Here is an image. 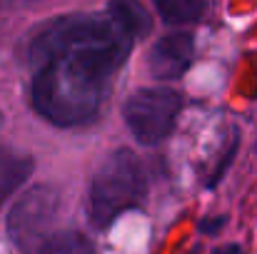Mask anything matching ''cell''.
I'll return each instance as SVG.
<instances>
[{
	"label": "cell",
	"instance_id": "1",
	"mask_svg": "<svg viewBox=\"0 0 257 254\" xmlns=\"http://www.w3.org/2000/svg\"><path fill=\"white\" fill-rule=\"evenodd\" d=\"M133 40L102 15H65L48 23L30 43L35 110L58 127L90 122L110 78L125 63Z\"/></svg>",
	"mask_w": 257,
	"mask_h": 254
},
{
	"label": "cell",
	"instance_id": "2",
	"mask_svg": "<svg viewBox=\"0 0 257 254\" xmlns=\"http://www.w3.org/2000/svg\"><path fill=\"white\" fill-rule=\"evenodd\" d=\"M148 177L143 162L130 150H115L100 160L90 179V219L107 229L122 212L143 204Z\"/></svg>",
	"mask_w": 257,
	"mask_h": 254
},
{
	"label": "cell",
	"instance_id": "3",
	"mask_svg": "<svg viewBox=\"0 0 257 254\" xmlns=\"http://www.w3.org/2000/svg\"><path fill=\"white\" fill-rule=\"evenodd\" d=\"M182 110V95L172 87H140L135 90L125 107V125L140 145H158L172 132L177 115Z\"/></svg>",
	"mask_w": 257,
	"mask_h": 254
},
{
	"label": "cell",
	"instance_id": "4",
	"mask_svg": "<svg viewBox=\"0 0 257 254\" xmlns=\"http://www.w3.org/2000/svg\"><path fill=\"white\" fill-rule=\"evenodd\" d=\"M58 192L48 184L30 187L8 214V234L23 254H35L53 234L58 217Z\"/></svg>",
	"mask_w": 257,
	"mask_h": 254
},
{
	"label": "cell",
	"instance_id": "5",
	"mask_svg": "<svg viewBox=\"0 0 257 254\" xmlns=\"http://www.w3.org/2000/svg\"><path fill=\"white\" fill-rule=\"evenodd\" d=\"M195 55V40L190 33H170L163 35L150 55H148V68L158 80H177L185 75Z\"/></svg>",
	"mask_w": 257,
	"mask_h": 254
},
{
	"label": "cell",
	"instance_id": "6",
	"mask_svg": "<svg viewBox=\"0 0 257 254\" xmlns=\"http://www.w3.org/2000/svg\"><path fill=\"white\" fill-rule=\"evenodd\" d=\"M105 13L133 43L150 35L153 30V18L140 0H110Z\"/></svg>",
	"mask_w": 257,
	"mask_h": 254
},
{
	"label": "cell",
	"instance_id": "7",
	"mask_svg": "<svg viewBox=\"0 0 257 254\" xmlns=\"http://www.w3.org/2000/svg\"><path fill=\"white\" fill-rule=\"evenodd\" d=\"M33 167L35 162L28 155L15 152L10 147H0V204L25 184V179L33 174Z\"/></svg>",
	"mask_w": 257,
	"mask_h": 254
},
{
	"label": "cell",
	"instance_id": "8",
	"mask_svg": "<svg viewBox=\"0 0 257 254\" xmlns=\"http://www.w3.org/2000/svg\"><path fill=\"white\" fill-rule=\"evenodd\" d=\"M155 10L168 25H190L202 20L207 0H155Z\"/></svg>",
	"mask_w": 257,
	"mask_h": 254
},
{
	"label": "cell",
	"instance_id": "9",
	"mask_svg": "<svg viewBox=\"0 0 257 254\" xmlns=\"http://www.w3.org/2000/svg\"><path fill=\"white\" fill-rule=\"evenodd\" d=\"M35 254H97V249L80 232H58L50 234Z\"/></svg>",
	"mask_w": 257,
	"mask_h": 254
},
{
	"label": "cell",
	"instance_id": "10",
	"mask_svg": "<svg viewBox=\"0 0 257 254\" xmlns=\"http://www.w3.org/2000/svg\"><path fill=\"white\" fill-rule=\"evenodd\" d=\"M212 254H242V247L240 244H225V247H217Z\"/></svg>",
	"mask_w": 257,
	"mask_h": 254
},
{
	"label": "cell",
	"instance_id": "11",
	"mask_svg": "<svg viewBox=\"0 0 257 254\" xmlns=\"http://www.w3.org/2000/svg\"><path fill=\"white\" fill-rule=\"evenodd\" d=\"M0 125H3V117H0Z\"/></svg>",
	"mask_w": 257,
	"mask_h": 254
}]
</instances>
